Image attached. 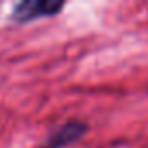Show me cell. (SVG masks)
Returning a JSON list of instances; mask_svg holds the SVG:
<instances>
[{
	"mask_svg": "<svg viewBox=\"0 0 148 148\" xmlns=\"http://www.w3.org/2000/svg\"><path fill=\"white\" fill-rule=\"evenodd\" d=\"M64 9V2H52V0H21L14 4L11 11V21L16 25H26L35 19L51 18L59 14Z\"/></svg>",
	"mask_w": 148,
	"mask_h": 148,
	"instance_id": "obj_1",
	"label": "cell"
},
{
	"mask_svg": "<svg viewBox=\"0 0 148 148\" xmlns=\"http://www.w3.org/2000/svg\"><path fill=\"white\" fill-rule=\"evenodd\" d=\"M87 132H89V125L86 122L77 120V119L66 120L64 124H61L59 127L51 131L38 148H64L71 143H77Z\"/></svg>",
	"mask_w": 148,
	"mask_h": 148,
	"instance_id": "obj_2",
	"label": "cell"
}]
</instances>
